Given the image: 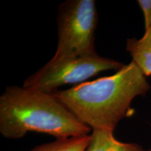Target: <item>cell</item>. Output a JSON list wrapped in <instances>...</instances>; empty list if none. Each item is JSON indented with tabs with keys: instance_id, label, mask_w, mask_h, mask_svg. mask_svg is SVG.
I'll use <instances>...</instances> for the list:
<instances>
[{
	"instance_id": "9",
	"label": "cell",
	"mask_w": 151,
	"mask_h": 151,
	"mask_svg": "<svg viewBox=\"0 0 151 151\" xmlns=\"http://www.w3.org/2000/svg\"><path fill=\"white\" fill-rule=\"evenodd\" d=\"M148 151H151V149H149V150H148Z\"/></svg>"
},
{
	"instance_id": "8",
	"label": "cell",
	"mask_w": 151,
	"mask_h": 151,
	"mask_svg": "<svg viewBox=\"0 0 151 151\" xmlns=\"http://www.w3.org/2000/svg\"><path fill=\"white\" fill-rule=\"evenodd\" d=\"M138 4L144 16L145 31L151 27V0H138Z\"/></svg>"
},
{
	"instance_id": "2",
	"label": "cell",
	"mask_w": 151,
	"mask_h": 151,
	"mask_svg": "<svg viewBox=\"0 0 151 151\" xmlns=\"http://www.w3.org/2000/svg\"><path fill=\"white\" fill-rule=\"evenodd\" d=\"M90 130L52 93L11 86L0 97V133L6 139H21L31 132L66 139Z\"/></svg>"
},
{
	"instance_id": "4",
	"label": "cell",
	"mask_w": 151,
	"mask_h": 151,
	"mask_svg": "<svg viewBox=\"0 0 151 151\" xmlns=\"http://www.w3.org/2000/svg\"><path fill=\"white\" fill-rule=\"evenodd\" d=\"M58 46L52 58L94 53L98 13L94 0H67L58 6Z\"/></svg>"
},
{
	"instance_id": "5",
	"label": "cell",
	"mask_w": 151,
	"mask_h": 151,
	"mask_svg": "<svg viewBox=\"0 0 151 151\" xmlns=\"http://www.w3.org/2000/svg\"><path fill=\"white\" fill-rule=\"evenodd\" d=\"M113 132L110 129H92L86 151H148L137 143L118 141L113 135Z\"/></svg>"
},
{
	"instance_id": "3",
	"label": "cell",
	"mask_w": 151,
	"mask_h": 151,
	"mask_svg": "<svg viewBox=\"0 0 151 151\" xmlns=\"http://www.w3.org/2000/svg\"><path fill=\"white\" fill-rule=\"evenodd\" d=\"M124 65L114 59L100 56L97 52L58 59L52 58L26 78L22 86L51 94L64 85H78L102 71H118Z\"/></svg>"
},
{
	"instance_id": "7",
	"label": "cell",
	"mask_w": 151,
	"mask_h": 151,
	"mask_svg": "<svg viewBox=\"0 0 151 151\" xmlns=\"http://www.w3.org/2000/svg\"><path fill=\"white\" fill-rule=\"evenodd\" d=\"M90 136L58 139L50 143L39 145L31 151H86Z\"/></svg>"
},
{
	"instance_id": "6",
	"label": "cell",
	"mask_w": 151,
	"mask_h": 151,
	"mask_svg": "<svg viewBox=\"0 0 151 151\" xmlns=\"http://www.w3.org/2000/svg\"><path fill=\"white\" fill-rule=\"evenodd\" d=\"M126 50L143 74L151 76V27L141 39H127Z\"/></svg>"
},
{
	"instance_id": "1",
	"label": "cell",
	"mask_w": 151,
	"mask_h": 151,
	"mask_svg": "<svg viewBox=\"0 0 151 151\" xmlns=\"http://www.w3.org/2000/svg\"><path fill=\"white\" fill-rule=\"evenodd\" d=\"M146 76L134 62L109 76L52 93L87 126L114 131L122 119L133 115L131 104L150 89Z\"/></svg>"
}]
</instances>
